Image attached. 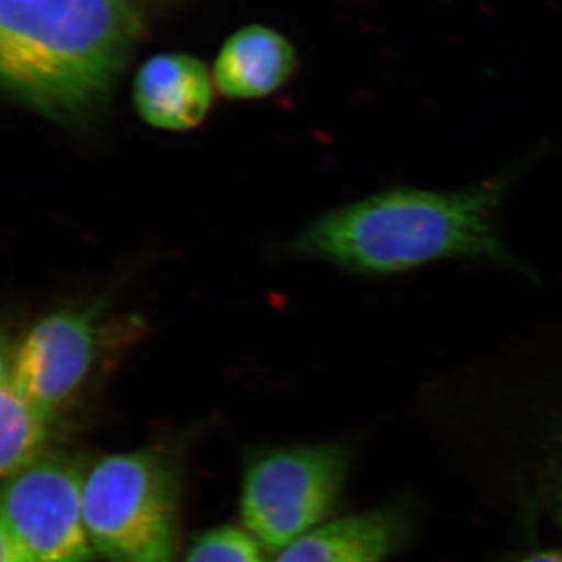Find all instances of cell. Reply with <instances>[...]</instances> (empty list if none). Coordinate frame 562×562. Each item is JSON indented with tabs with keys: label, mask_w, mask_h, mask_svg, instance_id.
<instances>
[{
	"label": "cell",
	"mask_w": 562,
	"mask_h": 562,
	"mask_svg": "<svg viewBox=\"0 0 562 562\" xmlns=\"http://www.w3.org/2000/svg\"><path fill=\"white\" fill-rule=\"evenodd\" d=\"M140 29L127 0H0L2 90L47 120H87L110 98Z\"/></svg>",
	"instance_id": "cell-1"
},
{
	"label": "cell",
	"mask_w": 562,
	"mask_h": 562,
	"mask_svg": "<svg viewBox=\"0 0 562 562\" xmlns=\"http://www.w3.org/2000/svg\"><path fill=\"white\" fill-rule=\"evenodd\" d=\"M506 188V180L495 179L464 191L380 192L317 217L291 251L366 276L442 260L516 266L497 232Z\"/></svg>",
	"instance_id": "cell-2"
},
{
	"label": "cell",
	"mask_w": 562,
	"mask_h": 562,
	"mask_svg": "<svg viewBox=\"0 0 562 562\" xmlns=\"http://www.w3.org/2000/svg\"><path fill=\"white\" fill-rule=\"evenodd\" d=\"M176 516V480L154 450L109 454L85 473V527L109 562H172Z\"/></svg>",
	"instance_id": "cell-3"
},
{
	"label": "cell",
	"mask_w": 562,
	"mask_h": 562,
	"mask_svg": "<svg viewBox=\"0 0 562 562\" xmlns=\"http://www.w3.org/2000/svg\"><path fill=\"white\" fill-rule=\"evenodd\" d=\"M138 322L109 319L102 301L76 303L46 314L24 338L3 341L2 368L18 391L55 420L113 350L136 338Z\"/></svg>",
	"instance_id": "cell-4"
},
{
	"label": "cell",
	"mask_w": 562,
	"mask_h": 562,
	"mask_svg": "<svg viewBox=\"0 0 562 562\" xmlns=\"http://www.w3.org/2000/svg\"><path fill=\"white\" fill-rule=\"evenodd\" d=\"M347 462L346 450L336 443L262 453L244 475V528L265 549L281 552L331 512L342 491Z\"/></svg>",
	"instance_id": "cell-5"
},
{
	"label": "cell",
	"mask_w": 562,
	"mask_h": 562,
	"mask_svg": "<svg viewBox=\"0 0 562 562\" xmlns=\"http://www.w3.org/2000/svg\"><path fill=\"white\" fill-rule=\"evenodd\" d=\"M0 524L38 562H92L83 519L85 473L72 461L43 454L3 480Z\"/></svg>",
	"instance_id": "cell-6"
},
{
	"label": "cell",
	"mask_w": 562,
	"mask_h": 562,
	"mask_svg": "<svg viewBox=\"0 0 562 562\" xmlns=\"http://www.w3.org/2000/svg\"><path fill=\"white\" fill-rule=\"evenodd\" d=\"M133 103L151 127L191 131L209 114L213 79L206 66L191 55H155L136 74Z\"/></svg>",
	"instance_id": "cell-7"
},
{
	"label": "cell",
	"mask_w": 562,
	"mask_h": 562,
	"mask_svg": "<svg viewBox=\"0 0 562 562\" xmlns=\"http://www.w3.org/2000/svg\"><path fill=\"white\" fill-rule=\"evenodd\" d=\"M295 66L297 55L290 41L265 25H247L225 41L213 79L224 98L249 101L280 90Z\"/></svg>",
	"instance_id": "cell-8"
},
{
	"label": "cell",
	"mask_w": 562,
	"mask_h": 562,
	"mask_svg": "<svg viewBox=\"0 0 562 562\" xmlns=\"http://www.w3.org/2000/svg\"><path fill=\"white\" fill-rule=\"evenodd\" d=\"M405 536L401 514L376 509L317 525L284 547L276 562H382Z\"/></svg>",
	"instance_id": "cell-9"
},
{
	"label": "cell",
	"mask_w": 562,
	"mask_h": 562,
	"mask_svg": "<svg viewBox=\"0 0 562 562\" xmlns=\"http://www.w3.org/2000/svg\"><path fill=\"white\" fill-rule=\"evenodd\" d=\"M0 375V473L7 480L43 457L54 420L18 391L5 369Z\"/></svg>",
	"instance_id": "cell-10"
},
{
	"label": "cell",
	"mask_w": 562,
	"mask_h": 562,
	"mask_svg": "<svg viewBox=\"0 0 562 562\" xmlns=\"http://www.w3.org/2000/svg\"><path fill=\"white\" fill-rule=\"evenodd\" d=\"M184 562H266V557L247 528L225 525L199 536Z\"/></svg>",
	"instance_id": "cell-11"
},
{
	"label": "cell",
	"mask_w": 562,
	"mask_h": 562,
	"mask_svg": "<svg viewBox=\"0 0 562 562\" xmlns=\"http://www.w3.org/2000/svg\"><path fill=\"white\" fill-rule=\"evenodd\" d=\"M0 562H38L3 524H0Z\"/></svg>",
	"instance_id": "cell-12"
},
{
	"label": "cell",
	"mask_w": 562,
	"mask_h": 562,
	"mask_svg": "<svg viewBox=\"0 0 562 562\" xmlns=\"http://www.w3.org/2000/svg\"><path fill=\"white\" fill-rule=\"evenodd\" d=\"M522 562H562V552H543Z\"/></svg>",
	"instance_id": "cell-13"
},
{
	"label": "cell",
	"mask_w": 562,
	"mask_h": 562,
	"mask_svg": "<svg viewBox=\"0 0 562 562\" xmlns=\"http://www.w3.org/2000/svg\"><path fill=\"white\" fill-rule=\"evenodd\" d=\"M561 513H562V495H561Z\"/></svg>",
	"instance_id": "cell-14"
}]
</instances>
